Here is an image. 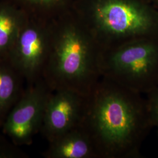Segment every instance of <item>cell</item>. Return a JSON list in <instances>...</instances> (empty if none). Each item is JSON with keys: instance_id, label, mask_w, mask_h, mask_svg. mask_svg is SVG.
Wrapping results in <instances>:
<instances>
[{"instance_id": "obj_1", "label": "cell", "mask_w": 158, "mask_h": 158, "mask_svg": "<svg viewBox=\"0 0 158 158\" xmlns=\"http://www.w3.org/2000/svg\"><path fill=\"white\" fill-rule=\"evenodd\" d=\"M142 95L102 77L87 95L81 125L99 158L139 157L142 143L153 127Z\"/></svg>"}, {"instance_id": "obj_2", "label": "cell", "mask_w": 158, "mask_h": 158, "mask_svg": "<svg viewBox=\"0 0 158 158\" xmlns=\"http://www.w3.org/2000/svg\"><path fill=\"white\" fill-rule=\"evenodd\" d=\"M102 49L73 7L51 21L48 56L42 79L52 91L87 96L102 78Z\"/></svg>"}, {"instance_id": "obj_3", "label": "cell", "mask_w": 158, "mask_h": 158, "mask_svg": "<svg viewBox=\"0 0 158 158\" xmlns=\"http://www.w3.org/2000/svg\"><path fill=\"white\" fill-rule=\"evenodd\" d=\"M73 8L102 50L158 34V12L148 0H76Z\"/></svg>"}, {"instance_id": "obj_4", "label": "cell", "mask_w": 158, "mask_h": 158, "mask_svg": "<svg viewBox=\"0 0 158 158\" xmlns=\"http://www.w3.org/2000/svg\"><path fill=\"white\" fill-rule=\"evenodd\" d=\"M102 77L142 94L158 87V34L102 50Z\"/></svg>"}, {"instance_id": "obj_5", "label": "cell", "mask_w": 158, "mask_h": 158, "mask_svg": "<svg viewBox=\"0 0 158 158\" xmlns=\"http://www.w3.org/2000/svg\"><path fill=\"white\" fill-rule=\"evenodd\" d=\"M52 20L28 15L11 52L9 60L27 85L42 79L49 51Z\"/></svg>"}, {"instance_id": "obj_6", "label": "cell", "mask_w": 158, "mask_h": 158, "mask_svg": "<svg viewBox=\"0 0 158 158\" xmlns=\"http://www.w3.org/2000/svg\"><path fill=\"white\" fill-rule=\"evenodd\" d=\"M53 91L43 79L27 85L22 96L6 116L2 132L19 147L31 145L40 132L46 106Z\"/></svg>"}, {"instance_id": "obj_7", "label": "cell", "mask_w": 158, "mask_h": 158, "mask_svg": "<svg viewBox=\"0 0 158 158\" xmlns=\"http://www.w3.org/2000/svg\"><path fill=\"white\" fill-rule=\"evenodd\" d=\"M87 96L70 90L52 91L46 106L40 132L48 142L81 125Z\"/></svg>"}, {"instance_id": "obj_8", "label": "cell", "mask_w": 158, "mask_h": 158, "mask_svg": "<svg viewBox=\"0 0 158 158\" xmlns=\"http://www.w3.org/2000/svg\"><path fill=\"white\" fill-rule=\"evenodd\" d=\"M46 158H100L90 135L82 125L49 142Z\"/></svg>"}, {"instance_id": "obj_9", "label": "cell", "mask_w": 158, "mask_h": 158, "mask_svg": "<svg viewBox=\"0 0 158 158\" xmlns=\"http://www.w3.org/2000/svg\"><path fill=\"white\" fill-rule=\"evenodd\" d=\"M28 15L10 0H0V61L9 60Z\"/></svg>"}, {"instance_id": "obj_10", "label": "cell", "mask_w": 158, "mask_h": 158, "mask_svg": "<svg viewBox=\"0 0 158 158\" xmlns=\"http://www.w3.org/2000/svg\"><path fill=\"white\" fill-rule=\"evenodd\" d=\"M25 81L23 75L9 60L0 61V123L2 126L23 95L25 89Z\"/></svg>"}, {"instance_id": "obj_11", "label": "cell", "mask_w": 158, "mask_h": 158, "mask_svg": "<svg viewBox=\"0 0 158 158\" xmlns=\"http://www.w3.org/2000/svg\"><path fill=\"white\" fill-rule=\"evenodd\" d=\"M28 15L52 20L71 9L76 0H10Z\"/></svg>"}, {"instance_id": "obj_12", "label": "cell", "mask_w": 158, "mask_h": 158, "mask_svg": "<svg viewBox=\"0 0 158 158\" xmlns=\"http://www.w3.org/2000/svg\"><path fill=\"white\" fill-rule=\"evenodd\" d=\"M11 140L0 134V158H27L28 155Z\"/></svg>"}, {"instance_id": "obj_13", "label": "cell", "mask_w": 158, "mask_h": 158, "mask_svg": "<svg viewBox=\"0 0 158 158\" xmlns=\"http://www.w3.org/2000/svg\"><path fill=\"white\" fill-rule=\"evenodd\" d=\"M147 102L153 127L158 132V87L147 94Z\"/></svg>"}, {"instance_id": "obj_14", "label": "cell", "mask_w": 158, "mask_h": 158, "mask_svg": "<svg viewBox=\"0 0 158 158\" xmlns=\"http://www.w3.org/2000/svg\"><path fill=\"white\" fill-rule=\"evenodd\" d=\"M153 4V6H154V8L156 9V10L158 12V0H152Z\"/></svg>"}, {"instance_id": "obj_15", "label": "cell", "mask_w": 158, "mask_h": 158, "mask_svg": "<svg viewBox=\"0 0 158 158\" xmlns=\"http://www.w3.org/2000/svg\"><path fill=\"white\" fill-rule=\"evenodd\" d=\"M2 127V125L1 124V123H0V128H1Z\"/></svg>"}]
</instances>
